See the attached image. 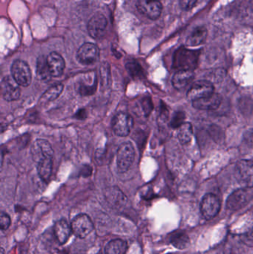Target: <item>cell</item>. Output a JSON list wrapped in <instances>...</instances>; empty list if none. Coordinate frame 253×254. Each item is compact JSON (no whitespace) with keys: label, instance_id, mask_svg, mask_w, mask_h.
<instances>
[{"label":"cell","instance_id":"27","mask_svg":"<svg viewBox=\"0 0 253 254\" xmlns=\"http://www.w3.org/2000/svg\"><path fill=\"white\" fill-rule=\"evenodd\" d=\"M126 68L129 74L135 79H141L144 77L142 67L135 61H129L126 64Z\"/></svg>","mask_w":253,"mask_h":254},{"label":"cell","instance_id":"9","mask_svg":"<svg viewBox=\"0 0 253 254\" xmlns=\"http://www.w3.org/2000/svg\"><path fill=\"white\" fill-rule=\"evenodd\" d=\"M214 90L213 84L210 81L207 80H200L193 83L187 92V97L190 101H197L215 93Z\"/></svg>","mask_w":253,"mask_h":254},{"label":"cell","instance_id":"29","mask_svg":"<svg viewBox=\"0 0 253 254\" xmlns=\"http://www.w3.org/2000/svg\"><path fill=\"white\" fill-rule=\"evenodd\" d=\"M10 223H11V221H10V216L7 213L2 212L1 213V218H0V228H1V231L7 230L10 227Z\"/></svg>","mask_w":253,"mask_h":254},{"label":"cell","instance_id":"16","mask_svg":"<svg viewBox=\"0 0 253 254\" xmlns=\"http://www.w3.org/2000/svg\"><path fill=\"white\" fill-rule=\"evenodd\" d=\"M48 65L52 77H57L62 75L65 69V64L63 58L57 52H51L47 57Z\"/></svg>","mask_w":253,"mask_h":254},{"label":"cell","instance_id":"1","mask_svg":"<svg viewBox=\"0 0 253 254\" xmlns=\"http://www.w3.org/2000/svg\"><path fill=\"white\" fill-rule=\"evenodd\" d=\"M199 51L190 50L181 47L175 52L173 58V67L178 71L190 70L193 71L199 62Z\"/></svg>","mask_w":253,"mask_h":254},{"label":"cell","instance_id":"36","mask_svg":"<svg viewBox=\"0 0 253 254\" xmlns=\"http://www.w3.org/2000/svg\"><path fill=\"white\" fill-rule=\"evenodd\" d=\"M157 1H159V0H157Z\"/></svg>","mask_w":253,"mask_h":254},{"label":"cell","instance_id":"22","mask_svg":"<svg viewBox=\"0 0 253 254\" xmlns=\"http://www.w3.org/2000/svg\"><path fill=\"white\" fill-rule=\"evenodd\" d=\"M169 240L174 247L180 250L187 249L190 245L188 235L184 231H175L173 234H171Z\"/></svg>","mask_w":253,"mask_h":254},{"label":"cell","instance_id":"26","mask_svg":"<svg viewBox=\"0 0 253 254\" xmlns=\"http://www.w3.org/2000/svg\"><path fill=\"white\" fill-rule=\"evenodd\" d=\"M193 136V128L190 123H184L178 128V137L182 144H187L191 141Z\"/></svg>","mask_w":253,"mask_h":254},{"label":"cell","instance_id":"8","mask_svg":"<svg viewBox=\"0 0 253 254\" xmlns=\"http://www.w3.org/2000/svg\"><path fill=\"white\" fill-rule=\"evenodd\" d=\"M31 154L33 161L38 164L46 158H53V150L49 141L45 139H37L31 146Z\"/></svg>","mask_w":253,"mask_h":254},{"label":"cell","instance_id":"33","mask_svg":"<svg viewBox=\"0 0 253 254\" xmlns=\"http://www.w3.org/2000/svg\"><path fill=\"white\" fill-rule=\"evenodd\" d=\"M249 238L251 239V240H253V229L251 230V232H250Z\"/></svg>","mask_w":253,"mask_h":254},{"label":"cell","instance_id":"2","mask_svg":"<svg viewBox=\"0 0 253 254\" xmlns=\"http://www.w3.org/2000/svg\"><path fill=\"white\" fill-rule=\"evenodd\" d=\"M135 158V149L131 142L126 141L119 146L117 154V170L124 173L129 170Z\"/></svg>","mask_w":253,"mask_h":254},{"label":"cell","instance_id":"6","mask_svg":"<svg viewBox=\"0 0 253 254\" xmlns=\"http://www.w3.org/2000/svg\"><path fill=\"white\" fill-rule=\"evenodd\" d=\"M221 210V201L215 194L208 193L202 198L201 203V212L205 219H209L215 218Z\"/></svg>","mask_w":253,"mask_h":254},{"label":"cell","instance_id":"28","mask_svg":"<svg viewBox=\"0 0 253 254\" xmlns=\"http://www.w3.org/2000/svg\"><path fill=\"white\" fill-rule=\"evenodd\" d=\"M186 116L185 113L182 111L176 112L172 116L171 119L170 126L172 128H178L182 126L185 122Z\"/></svg>","mask_w":253,"mask_h":254},{"label":"cell","instance_id":"7","mask_svg":"<svg viewBox=\"0 0 253 254\" xmlns=\"http://www.w3.org/2000/svg\"><path fill=\"white\" fill-rule=\"evenodd\" d=\"M252 198V193L248 188H242L230 194L227 200V208L236 211L243 208Z\"/></svg>","mask_w":253,"mask_h":254},{"label":"cell","instance_id":"15","mask_svg":"<svg viewBox=\"0 0 253 254\" xmlns=\"http://www.w3.org/2000/svg\"><path fill=\"white\" fill-rule=\"evenodd\" d=\"M222 98L218 94L213 93L206 98L193 101L194 108L201 110H215L221 105Z\"/></svg>","mask_w":253,"mask_h":254},{"label":"cell","instance_id":"17","mask_svg":"<svg viewBox=\"0 0 253 254\" xmlns=\"http://www.w3.org/2000/svg\"><path fill=\"white\" fill-rule=\"evenodd\" d=\"M53 232L59 244L63 245L66 243L69 239L72 229L68 222L65 219H62L55 223Z\"/></svg>","mask_w":253,"mask_h":254},{"label":"cell","instance_id":"23","mask_svg":"<svg viewBox=\"0 0 253 254\" xmlns=\"http://www.w3.org/2000/svg\"><path fill=\"white\" fill-rule=\"evenodd\" d=\"M105 198L114 205H120L126 201V197L121 190L116 187L108 188L105 192Z\"/></svg>","mask_w":253,"mask_h":254},{"label":"cell","instance_id":"19","mask_svg":"<svg viewBox=\"0 0 253 254\" xmlns=\"http://www.w3.org/2000/svg\"><path fill=\"white\" fill-rule=\"evenodd\" d=\"M207 37V30L205 27L199 26L195 28L187 40V44L190 46H197L202 44Z\"/></svg>","mask_w":253,"mask_h":254},{"label":"cell","instance_id":"32","mask_svg":"<svg viewBox=\"0 0 253 254\" xmlns=\"http://www.w3.org/2000/svg\"><path fill=\"white\" fill-rule=\"evenodd\" d=\"M75 117L77 118V119H79V120H84L86 118V110H81L77 112V113H76Z\"/></svg>","mask_w":253,"mask_h":254},{"label":"cell","instance_id":"13","mask_svg":"<svg viewBox=\"0 0 253 254\" xmlns=\"http://www.w3.org/2000/svg\"><path fill=\"white\" fill-rule=\"evenodd\" d=\"M108 21L104 15L97 13L92 16L88 24V31L94 39H101L106 32Z\"/></svg>","mask_w":253,"mask_h":254},{"label":"cell","instance_id":"30","mask_svg":"<svg viewBox=\"0 0 253 254\" xmlns=\"http://www.w3.org/2000/svg\"><path fill=\"white\" fill-rule=\"evenodd\" d=\"M198 0H180L181 7L184 10H188L194 7Z\"/></svg>","mask_w":253,"mask_h":254},{"label":"cell","instance_id":"34","mask_svg":"<svg viewBox=\"0 0 253 254\" xmlns=\"http://www.w3.org/2000/svg\"><path fill=\"white\" fill-rule=\"evenodd\" d=\"M251 7H252V9L253 10V0H251Z\"/></svg>","mask_w":253,"mask_h":254},{"label":"cell","instance_id":"24","mask_svg":"<svg viewBox=\"0 0 253 254\" xmlns=\"http://www.w3.org/2000/svg\"><path fill=\"white\" fill-rule=\"evenodd\" d=\"M127 244L120 239L111 240L107 244L105 249V254H126Z\"/></svg>","mask_w":253,"mask_h":254},{"label":"cell","instance_id":"3","mask_svg":"<svg viewBox=\"0 0 253 254\" xmlns=\"http://www.w3.org/2000/svg\"><path fill=\"white\" fill-rule=\"evenodd\" d=\"M235 177L244 188H253V161L241 160L236 164Z\"/></svg>","mask_w":253,"mask_h":254},{"label":"cell","instance_id":"21","mask_svg":"<svg viewBox=\"0 0 253 254\" xmlns=\"http://www.w3.org/2000/svg\"><path fill=\"white\" fill-rule=\"evenodd\" d=\"M37 75L39 80L48 82L51 78L50 70L48 65L47 58L44 56L39 57L37 61Z\"/></svg>","mask_w":253,"mask_h":254},{"label":"cell","instance_id":"18","mask_svg":"<svg viewBox=\"0 0 253 254\" xmlns=\"http://www.w3.org/2000/svg\"><path fill=\"white\" fill-rule=\"evenodd\" d=\"M194 77L195 74L193 71H190V70L178 71L172 77V85L175 89L181 90L184 89L187 85L190 84Z\"/></svg>","mask_w":253,"mask_h":254},{"label":"cell","instance_id":"12","mask_svg":"<svg viewBox=\"0 0 253 254\" xmlns=\"http://www.w3.org/2000/svg\"><path fill=\"white\" fill-rule=\"evenodd\" d=\"M99 56L100 52L98 46L91 43L82 45L77 53V60L83 65L95 64L98 61Z\"/></svg>","mask_w":253,"mask_h":254},{"label":"cell","instance_id":"11","mask_svg":"<svg viewBox=\"0 0 253 254\" xmlns=\"http://www.w3.org/2000/svg\"><path fill=\"white\" fill-rule=\"evenodd\" d=\"M1 94L4 100L9 102L19 99L21 94L20 88L12 76L3 77L1 82Z\"/></svg>","mask_w":253,"mask_h":254},{"label":"cell","instance_id":"10","mask_svg":"<svg viewBox=\"0 0 253 254\" xmlns=\"http://www.w3.org/2000/svg\"><path fill=\"white\" fill-rule=\"evenodd\" d=\"M133 125V119L127 113H118L113 119V130H114V133L120 137H126V136L129 135Z\"/></svg>","mask_w":253,"mask_h":254},{"label":"cell","instance_id":"31","mask_svg":"<svg viewBox=\"0 0 253 254\" xmlns=\"http://www.w3.org/2000/svg\"><path fill=\"white\" fill-rule=\"evenodd\" d=\"M143 108H144V113L147 115V116H149L150 113L152 111V103L151 99L150 98L143 101Z\"/></svg>","mask_w":253,"mask_h":254},{"label":"cell","instance_id":"35","mask_svg":"<svg viewBox=\"0 0 253 254\" xmlns=\"http://www.w3.org/2000/svg\"><path fill=\"white\" fill-rule=\"evenodd\" d=\"M1 254H4V250H3V249H1Z\"/></svg>","mask_w":253,"mask_h":254},{"label":"cell","instance_id":"25","mask_svg":"<svg viewBox=\"0 0 253 254\" xmlns=\"http://www.w3.org/2000/svg\"><path fill=\"white\" fill-rule=\"evenodd\" d=\"M63 90V85L57 84L49 88L40 98V101L43 104L54 101L59 96Z\"/></svg>","mask_w":253,"mask_h":254},{"label":"cell","instance_id":"14","mask_svg":"<svg viewBox=\"0 0 253 254\" xmlns=\"http://www.w3.org/2000/svg\"><path fill=\"white\" fill-rule=\"evenodd\" d=\"M137 7L142 14L151 19H157L163 9L161 3L157 0H139Z\"/></svg>","mask_w":253,"mask_h":254},{"label":"cell","instance_id":"5","mask_svg":"<svg viewBox=\"0 0 253 254\" xmlns=\"http://www.w3.org/2000/svg\"><path fill=\"white\" fill-rule=\"evenodd\" d=\"M73 234L80 239H84L94 230V224L88 215L81 213L74 217L71 222Z\"/></svg>","mask_w":253,"mask_h":254},{"label":"cell","instance_id":"20","mask_svg":"<svg viewBox=\"0 0 253 254\" xmlns=\"http://www.w3.org/2000/svg\"><path fill=\"white\" fill-rule=\"evenodd\" d=\"M37 173L42 180L48 182L51 176L53 158H46L37 164Z\"/></svg>","mask_w":253,"mask_h":254},{"label":"cell","instance_id":"4","mask_svg":"<svg viewBox=\"0 0 253 254\" xmlns=\"http://www.w3.org/2000/svg\"><path fill=\"white\" fill-rule=\"evenodd\" d=\"M10 72L12 77L19 86L27 87L31 84L32 79L31 68L25 61L22 60H16L13 61L10 68Z\"/></svg>","mask_w":253,"mask_h":254}]
</instances>
